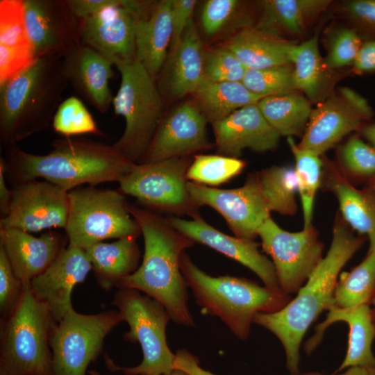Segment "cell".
<instances>
[{
	"mask_svg": "<svg viewBox=\"0 0 375 375\" xmlns=\"http://www.w3.org/2000/svg\"><path fill=\"white\" fill-rule=\"evenodd\" d=\"M12 199L0 228L28 233L52 228H65L69 210V192L47 181L37 179L12 185Z\"/></svg>",
	"mask_w": 375,
	"mask_h": 375,
	"instance_id": "obj_15",
	"label": "cell"
},
{
	"mask_svg": "<svg viewBox=\"0 0 375 375\" xmlns=\"http://www.w3.org/2000/svg\"><path fill=\"white\" fill-rule=\"evenodd\" d=\"M366 185L375 191V176L366 181Z\"/></svg>",
	"mask_w": 375,
	"mask_h": 375,
	"instance_id": "obj_55",
	"label": "cell"
},
{
	"mask_svg": "<svg viewBox=\"0 0 375 375\" xmlns=\"http://www.w3.org/2000/svg\"><path fill=\"white\" fill-rule=\"evenodd\" d=\"M121 83L112 104L125 120L114 147L138 164L147 152L163 117V98L156 80L137 60L116 66Z\"/></svg>",
	"mask_w": 375,
	"mask_h": 375,
	"instance_id": "obj_7",
	"label": "cell"
},
{
	"mask_svg": "<svg viewBox=\"0 0 375 375\" xmlns=\"http://www.w3.org/2000/svg\"><path fill=\"white\" fill-rule=\"evenodd\" d=\"M375 299V251H368L365 258L349 272L338 279L334 300L340 308L369 304Z\"/></svg>",
	"mask_w": 375,
	"mask_h": 375,
	"instance_id": "obj_34",
	"label": "cell"
},
{
	"mask_svg": "<svg viewBox=\"0 0 375 375\" xmlns=\"http://www.w3.org/2000/svg\"><path fill=\"white\" fill-rule=\"evenodd\" d=\"M197 3L196 0H172L173 33L169 51L175 47L190 24L193 21L192 16Z\"/></svg>",
	"mask_w": 375,
	"mask_h": 375,
	"instance_id": "obj_48",
	"label": "cell"
},
{
	"mask_svg": "<svg viewBox=\"0 0 375 375\" xmlns=\"http://www.w3.org/2000/svg\"><path fill=\"white\" fill-rule=\"evenodd\" d=\"M153 1L108 0L97 12L79 19L81 44L92 49L115 66L136 60V24Z\"/></svg>",
	"mask_w": 375,
	"mask_h": 375,
	"instance_id": "obj_13",
	"label": "cell"
},
{
	"mask_svg": "<svg viewBox=\"0 0 375 375\" xmlns=\"http://www.w3.org/2000/svg\"><path fill=\"white\" fill-rule=\"evenodd\" d=\"M336 322H344L349 325V342L345 358L338 372L354 366L375 367V356L372 343L375 328L372 322L371 306L362 304L351 308H340L335 305L328 309L326 319L319 324L315 334L304 344V350L310 354L322 341L326 329Z\"/></svg>",
	"mask_w": 375,
	"mask_h": 375,
	"instance_id": "obj_23",
	"label": "cell"
},
{
	"mask_svg": "<svg viewBox=\"0 0 375 375\" xmlns=\"http://www.w3.org/2000/svg\"><path fill=\"white\" fill-rule=\"evenodd\" d=\"M360 35L351 28L339 30L333 38L324 60L330 69L353 65L362 44Z\"/></svg>",
	"mask_w": 375,
	"mask_h": 375,
	"instance_id": "obj_44",
	"label": "cell"
},
{
	"mask_svg": "<svg viewBox=\"0 0 375 375\" xmlns=\"http://www.w3.org/2000/svg\"><path fill=\"white\" fill-rule=\"evenodd\" d=\"M67 85L62 58L57 57L38 58L0 85L1 144H16L47 128Z\"/></svg>",
	"mask_w": 375,
	"mask_h": 375,
	"instance_id": "obj_4",
	"label": "cell"
},
{
	"mask_svg": "<svg viewBox=\"0 0 375 375\" xmlns=\"http://www.w3.org/2000/svg\"><path fill=\"white\" fill-rule=\"evenodd\" d=\"M35 60L31 47L0 45V85L24 70Z\"/></svg>",
	"mask_w": 375,
	"mask_h": 375,
	"instance_id": "obj_46",
	"label": "cell"
},
{
	"mask_svg": "<svg viewBox=\"0 0 375 375\" xmlns=\"http://www.w3.org/2000/svg\"><path fill=\"white\" fill-rule=\"evenodd\" d=\"M288 144L295 160L298 192L300 195L304 228L312 225L315 199L322 184L323 161L320 156L300 149L292 137L287 138Z\"/></svg>",
	"mask_w": 375,
	"mask_h": 375,
	"instance_id": "obj_35",
	"label": "cell"
},
{
	"mask_svg": "<svg viewBox=\"0 0 375 375\" xmlns=\"http://www.w3.org/2000/svg\"><path fill=\"white\" fill-rule=\"evenodd\" d=\"M246 162L222 155L197 154L187 172V179L212 186L225 183L240 174Z\"/></svg>",
	"mask_w": 375,
	"mask_h": 375,
	"instance_id": "obj_37",
	"label": "cell"
},
{
	"mask_svg": "<svg viewBox=\"0 0 375 375\" xmlns=\"http://www.w3.org/2000/svg\"><path fill=\"white\" fill-rule=\"evenodd\" d=\"M6 176L15 183L38 178L67 192L88 184L119 182L136 163L125 158L113 144L85 138L53 140L44 155L28 153L16 144L6 147Z\"/></svg>",
	"mask_w": 375,
	"mask_h": 375,
	"instance_id": "obj_2",
	"label": "cell"
},
{
	"mask_svg": "<svg viewBox=\"0 0 375 375\" xmlns=\"http://www.w3.org/2000/svg\"><path fill=\"white\" fill-rule=\"evenodd\" d=\"M180 268L203 312L219 318L240 340L248 338L256 314L278 311L291 300L283 292L244 278L210 276L197 266L185 251L181 257Z\"/></svg>",
	"mask_w": 375,
	"mask_h": 375,
	"instance_id": "obj_5",
	"label": "cell"
},
{
	"mask_svg": "<svg viewBox=\"0 0 375 375\" xmlns=\"http://www.w3.org/2000/svg\"><path fill=\"white\" fill-rule=\"evenodd\" d=\"M294 43L249 26L238 31L222 45L233 52L247 69L292 65L290 50Z\"/></svg>",
	"mask_w": 375,
	"mask_h": 375,
	"instance_id": "obj_28",
	"label": "cell"
},
{
	"mask_svg": "<svg viewBox=\"0 0 375 375\" xmlns=\"http://www.w3.org/2000/svg\"><path fill=\"white\" fill-rule=\"evenodd\" d=\"M54 131L70 138L82 134L102 135L91 113L81 100L69 97L60 104L52 120Z\"/></svg>",
	"mask_w": 375,
	"mask_h": 375,
	"instance_id": "obj_38",
	"label": "cell"
},
{
	"mask_svg": "<svg viewBox=\"0 0 375 375\" xmlns=\"http://www.w3.org/2000/svg\"><path fill=\"white\" fill-rule=\"evenodd\" d=\"M69 198L65 228L68 245L85 249L105 240L138 238L141 234L130 213L129 203L118 190L76 188L69 192Z\"/></svg>",
	"mask_w": 375,
	"mask_h": 375,
	"instance_id": "obj_9",
	"label": "cell"
},
{
	"mask_svg": "<svg viewBox=\"0 0 375 375\" xmlns=\"http://www.w3.org/2000/svg\"><path fill=\"white\" fill-rule=\"evenodd\" d=\"M26 33L35 60L62 58L81 46L80 19L66 0H23Z\"/></svg>",
	"mask_w": 375,
	"mask_h": 375,
	"instance_id": "obj_16",
	"label": "cell"
},
{
	"mask_svg": "<svg viewBox=\"0 0 375 375\" xmlns=\"http://www.w3.org/2000/svg\"><path fill=\"white\" fill-rule=\"evenodd\" d=\"M203 41L192 21L175 47L169 51L158 87L163 97L178 99L195 92L203 78Z\"/></svg>",
	"mask_w": 375,
	"mask_h": 375,
	"instance_id": "obj_22",
	"label": "cell"
},
{
	"mask_svg": "<svg viewBox=\"0 0 375 375\" xmlns=\"http://www.w3.org/2000/svg\"><path fill=\"white\" fill-rule=\"evenodd\" d=\"M22 283L15 275L0 245V312L1 318L8 315L17 305L23 290Z\"/></svg>",
	"mask_w": 375,
	"mask_h": 375,
	"instance_id": "obj_45",
	"label": "cell"
},
{
	"mask_svg": "<svg viewBox=\"0 0 375 375\" xmlns=\"http://www.w3.org/2000/svg\"><path fill=\"white\" fill-rule=\"evenodd\" d=\"M339 166L349 178L366 181L375 176V147L360 137L350 138L339 151Z\"/></svg>",
	"mask_w": 375,
	"mask_h": 375,
	"instance_id": "obj_40",
	"label": "cell"
},
{
	"mask_svg": "<svg viewBox=\"0 0 375 375\" xmlns=\"http://www.w3.org/2000/svg\"><path fill=\"white\" fill-rule=\"evenodd\" d=\"M174 369L184 371L190 375H216L201 367L199 358L186 349H179L175 354Z\"/></svg>",
	"mask_w": 375,
	"mask_h": 375,
	"instance_id": "obj_49",
	"label": "cell"
},
{
	"mask_svg": "<svg viewBox=\"0 0 375 375\" xmlns=\"http://www.w3.org/2000/svg\"><path fill=\"white\" fill-rule=\"evenodd\" d=\"M244 12L243 2L238 0H208L201 12V26L208 37H215L233 25Z\"/></svg>",
	"mask_w": 375,
	"mask_h": 375,
	"instance_id": "obj_42",
	"label": "cell"
},
{
	"mask_svg": "<svg viewBox=\"0 0 375 375\" xmlns=\"http://www.w3.org/2000/svg\"><path fill=\"white\" fill-rule=\"evenodd\" d=\"M137 238L118 239L110 242H99L85 250L98 285L105 290L117 286L124 277L138 268L140 251Z\"/></svg>",
	"mask_w": 375,
	"mask_h": 375,
	"instance_id": "obj_29",
	"label": "cell"
},
{
	"mask_svg": "<svg viewBox=\"0 0 375 375\" xmlns=\"http://www.w3.org/2000/svg\"><path fill=\"white\" fill-rule=\"evenodd\" d=\"M267 122L281 135H303L312 109L308 101L297 92L262 98L258 103Z\"/></svg>",
	"mask_w": 375,
	"mask_h": 375,
	"instance_id": "obj_32",
	"label": "cell"
},
{
	"mask_svg": "<svg viewBox=\"0 0 375 375\" xmlns=\"http://www.w3.org/2000/svg\"><path fill=\"white\" fill-rule=\"evenodd\" d=\"M340 96L366 120L373 116V110L366 99L348 87L340 88Z\"/></svg>",
	"mask_w": 375,
	"mask_h": 375,
	"instance_id": "obj_51",
	"label": "cell"
},
{
	"mask_svg": "<svg viewBox=\"0 0 375 375\" xmlns=\"http://www.w3.org/2000/svg\"><path fill=\"white\" fill-rule=\"evenodd\" d=\"M112 303L129 331L125 340L140 344L143 358L137 366L121 367L106 357L107 366L126 375H170L174 370L175 354L169 348L166 328L171 319L165 308L151 297L129 288H119Z\"/></svg>",
	"mask_w": 375,
	"mask_h": 375,
	"instance_id": "obj_8",
	"label": "cell"
},
{
	"mask_svg": "<svg viewBox=\"0 0 375 375\" xmlns=\"http://www.w3.org/2000/svg\"><path fill=\"white\" fill-rule=\"evenodd\" d=\"M353 65L359 73L375 72V40L362 43Z\"/></svg>",
	"mask_w": 375,
	"mask_h": 375,
	"instance_id": "obj_50",
	"label": "cell"
},
{
	"mask_svg": "<svg viewBox=\"0 0 375 375\" xmlns=\"http://www.w3.org/2000/svg\"><path fill=\"white\" fill-rule=\"evenodd\" d=\"M371 312H372V322L375 328V299L373 300L372 303H371Z\"/></svg>",
	"mask_w": 375,
	"mask_h": 375,
	"instance_id": "obj_56",
	"label": "cell"
},
{
	"mask_svg": "<svg viewBox=\"0 0 375 375\" xmlns=\"http://www.w3.org/2000/svg\"><path fill=\"white\" fill-rule=\"evenodd\" d=\"M92 270L84 249L67 245L52 264L29 282L37 299L49 309L58 323L72 310V293Z\"/></svg>",
	"mask_w": 375,
	"mask_h": 375,
	"instance_id": "obj_19",
	"label": "cell"
},
{
	"mask_svg": "<svg viewBox=\"0 0 375 375\" xmlns=\"http://www.w3.org/2000/svg\"><path fill=\"white\" fill-rule=\"evenodd\" d=\"M56 324L24 283L17 305L1 318L0 375H53L50 336Z\"/></svg>",
	"mask_w": 375,
	"mask_h": 375,
	"instance_id": "obj_6",
	"label": "cell"
},
{
	"mask_svg": "<svg viewBox=\"0 0 375 375\" xmlns=\"http://www.w3.org/2000/svg\"><path fill=\"white\" fill-rule=\"evenodd\" d=\"M263 251L272 259L279 286L298 292L322 260L324 244L313 225L298 232L281 228L269 217L258 230Z\"/></svg>",
	"mask_w": 375,
	"mask_h": 375,
	"instance_id": "obj_12",
	"label": "cell"
},
{
	"mask_svg": "<svg viewBox=\"0 0 375 375\" xmlns=\"http://www.w3.org/2000/svg\"><path fill=\"white\" fill-rule=\"evenodd\" d=\"M212 126L217 152L233 158H238L246 149L259 153L274 150L281 137L257 103L244 106Z\"/></svg>",
	"mask_w": 375,
	"mask_h": 375,
	"instance_id": "obj_20",
	"label": "cell"
},
{
	"mask_svg": "<svg viewBox=\"0 0 375 375\" xmlns=\"http://www.w3.org/2000/svg\"><path fill=\"white\" fill-rule=\"evenodd\" d=\"M359 131L370 144L375 147V123L362 126Z\"/></svg>",
	"mask_w": 375,
	"mask_h": 375,
	"instance_id": "obj_54",
	"label": "cell"
},
{
	"mask_svg": "<svg viewBox=\"0 0 375 375\" xmlns=\"http://www.w3.org/2000/svg\"><path fill=\"white\" fill-rule=\"evenodd\" d=\"M144 242L142 264L122 278L117 288H133L160 302L171 320L195 326L188 308V286L180 268V260L194 242L176 230L167 218L135 205H128Z\"/></svg>",
	"mask_w": 375,
	"mask_h": 375,
	"instance_id": "obj_3",
	"label": "cell"
},
{
	"mask_svg": "<svg viewBox=\"0 0 375 375\" xmlns=\"http://www.w3.org/2000/svg\"><path fill=\"white\" fill-rule=\"evenodd\" d=\"M208 120L195 101L186 100L163 115L153 138L140 163L174 157L192 156L210 149Z\"/></svg>",
	"mask_w": 375,
	"mask_h": 375,
	"instance_id": "obj_17",
	"label": "cell"
},
{
	"mask_svg": "<svg viewBox=\"0 0 375 375\" xmlns=\"http://www.w3.org/2000/svg\"><path fill=\"white\" fill-rule=\"evenodd\" d=\"M113 65L92 49L81 45L62 58L64 75L74 90L99 112L108 111L113 97L109 86Z\"/></svg>",
	"mask_w": 375,
	"mask_h": 375,
	"instance_id": "obj_25",
	"label": "cell"
},
{
	"mask_svg": "<svg viewBox=\"0 0 375 375\" xmlns=\"http://www.w3.org/2000/svg\"><path fill=\"white\" fill-rule=\"evenodd\" d=\"M67 235L46 232L40 237L12 228H0L3 247L17 277L30 282L43 273L67 247Z\"/></svg>",
	"mask_w": 375,
	"mask_h": 375,
	"instance_id": "obj_21",
	"label": "cell"
},
{
	"mask_svg": "<svg viewBox=\"0 0 375 375\" xmlns=\"http://www.w3.org/2000/svg\"><path fill=\"white\" fill-rule=\"evenodd\" d=\"M171 224L194 242L208 246L250 269L267 288L282 292L273 262L258 250L254 240L226 235L201 217L187 220L176 216L167 217Z\"/></svg>",
	"mask_w": 375,
	"mask_h": 375,
	"instance_id": "obj_18",
	"label": "cell"
},
{
	"mask_svg": "<svg viewBox=\"0 0 375 375\" xmlns=\"http://www.w3.org/2000/svg\"><path fill=\"white\" fill-rule=\"evenodd\" d=\"M88 374L89 375H105V374H102L95 370H90L88 372Z\"/></svg>",
	"mask_w": 375,
	"mask_h": 375,
	"instance_id": "obj_58",
	"label": "cell"
},
{
	"mask_svg": "<svg viewBox=\"0 0 375 375\" xmlns=\"http://www.w3.org/2000/svg\"><path fill=\"white\" fill-rule=\"evenodd\" d=\"M193 95L211 124L263 98L250 91L242 82H213L205 78Z\"/></svg>",
	"mask_w": 375,
	"mask_h": 375,
	"instance_id": "obj_31",
	"label": "cell"
},
{
	"mask_svg": "<svg viewBox=\"0 0 375 375\" xmlns=\"http://www.w3.org/2000/svg\"><path fill=\"white\" fill-rule=\"evenodd\" d=\"M344 12L360 28L375 34V0H353L344 4Z\"/></svg>",
	"mask_w": 375,
	"mask_h": 375,
	"instance_id": "obj_47",
	"label": "cell"
},
{
	"mask_svg": "<svg viewBox=\"0 0 375 375\" xmlns=\"http://www.w3.org/2000/svg\"><path fill=\"white\" fill-rule=\"evenodd\" d=\"M192 156L174 157L156 162L135 164L119 182L118 190L136 198L151 210L176 215L201 217L199 206L187 188V172Z\"/></svg>",
	"mask_w": 375,
	"mask_h": 375,
	"instance_id": "obj_10",
	"label": "cell"
},
{
	"mask_svg": "<svg viewBox=\"0 0 375 375\" xmlns=\"http://www.w3.org/2000/svg\"><path fill=\"white\" fill-rule=\"evenodd\" d=\"M0 45L32 48L25 26L23 0L0 1Z\"/></svg>",
	"mask_w": 375,
	"mask_h": 375,
	"instance_id": "obj_43",
	"label": "cell"
},
{
	"mask_svg": "<svg viewBox=\"0 0 375 375\" xmlns=\"http://www.w3.org/2000/svg\"><path fill=\"white\" fill-rule=\"evenodd\" d=\"M170 375H190V374L180 369H174Z\"/></svg>",
	"mask_w": 375,
	"mask_h": 375,
	"instance_id": "obj_57",
	"label": "cell"
},
{
	"mask_svg": "<svg viewBox=\"0 0 375 375\" xmlns=\"http://www.w3.org/2000/svg\"><path fill=\"white\" fill-rule=\"evenodd\" d=\"M303 375H326L318 372H308L304 373ZM333 375H375V367H359L354 366L349 367V369L344 373Z\"/></svg>",
	"mask_w": 375,
	"mask_h": 375,
	"instance_id": "obj_53",
	"label": "cell"
},
{
	"mask_svg": "<svg viewBox=\"0 0 375 375\" xmlns=\"http://www.w3.org/2000/svg\"><path fill=\"white\" fill-rule=\"evenodd\" d=\"M292 65L264 69H247L242 83L253 93L262 97L296 91L293 85Z\"/></svg>",
	"mask_w": 375,
	"mask_h": 375,
	"instance_id": "obj_39",
	"label": "cell"
},
{
	"mask_svg": "<svg viewBox=\"0 0 375 375\" xmlns=\"http://www.w3.org/2000/svg\"><path fill=\"white\" fill-rule=\"evenodd\" d=\"M256 173L271 211L283 215H294L297 210L298 192L294 168L274 165Z\"/></svg>",
	"mask_w": 375,
	"mask_h": 375,
	"instance_id": "obj_36",
	"label": "cell"
},
{
	"mask_svg": "<svg viewBox=\"0 0 375 375\" xmlns=\"http://www.w3.org/2000/svg\"><path fill=\"white\" fill-rule=\"evenodd\" d=\"M364 242L365 236L356 235L337 214L329 249L296 297L278 311L258 313L254 317L253 324L272 332L281 342L290 375L300 374L299 347L303 335L323 310L335 305L338 274Z\"/></svg>",
	"mask_w": 375,
	"mask_h": 375,
	"instance_id": "obj_1",
	"label": "cell"
},
{
	"mask_svg": "<svg viewBox=\"0 0 375 375\" xmlns=\"http://www.w3.org/2000/svg\"><path fill=\"white\" fill-rule=\"evenodd\" d=\"M187 188L195 203L217 211L235 237L254 240L260 226L271 217L256 172L249 174L244 184L237 188L219 189L189 181Z\"/></svg>",
	"mask_w": 375,
	"mask_h": 375,
	"instance_id": "obj_14",
	"label": "cell"
},
{
	"mask_svg": "<svg viewBox=\"0 0 375 375\" xmlns=\"http://www.w3.org/2000/svg\"><path fill=\"white\" fill-rule=\"evenodd\" d=\"M247 68L222 44L205 49L203 78L213 82H242Z\"/></svg>",
	"mask_w": 375,
	"mask_h": 375,
	"instance_id": "obj_41",
	"label": "cell"
},
{
	"mask_svg": "<svg viewBox=\"0 0 375 375\" xmlns=\"http://www.w3.org/2000/svg\"><path fill=\"white\" fill-rule=\"evenodd\" d=\"M328 0H265L256 28L285 38L301 35L308 24L330 5Z\"/></svg>",
	"mask_w": 375,
	"mask_h": 375,
	"instance_id": "obj_30",
	"label": "cell"
},
{
	"mask_svg": "<svg viewBox=\"0 0 375 375\" xmlns=\"http://www.w3.org/2000/svg\"><path fill=\"white\" fill-rule=\"evenodd\" d=\"M6 164L4 158H0V214L1 218L4 217L9 210L12 190L9 189L6 182Z\"/></svg>",
	"mask_w": 375,
	"mask_h": 375,
	"instance_id": "obj_52",
	"label": "cell"
},
{
	"mask_svg": "<svg viewBox=\"0 0 375 375\" xmlns=\"http://www.w3.org/2000/svg\"><path fill=\"white\" fill-rule=\"evenodd\" d=\"M121 322L118 311L69 312L50 336L53 375H85L89 365L101 354L105 338Z\"/></svg>",
	"mask_w": 375,
	"mask_h": 375,
	"instance_id": "obj_11",
	"label": "cell"
},
{
	"mask_svg": "<svg viewBox=\"0 0 375 375\" xmlns=\"http://www.w3.org/2000/svg\"><path fill=\"white\" fill-rule=\"evenodd\" d=\"M318 35L317 32L301 44L294 43L290 50L294 88L312 100L318 97L324 78L325 65L319 53Z\"/></svg>",
	"mask_w": 375,
	"mask_h": 375,
	"instance_id": "obj_33",
	"label": "cell"
},
{
	"mask_svg": "<svg viewBox=\"0 0 375 375\" xmlns=\"http://www.w3.org/2000/svg\"><path fill=\"white\" fill-rule=\"evenodd\" d=\"M172 0L154 1L135 28V60L156 80L172 40Z\"/></svg>",
	"mask_w": 375,
	"mask_h": 375,
	"instance_id": "obj_27",
	"label": "cell"
},
{
	"mask_svg": "<svg viewBox=\"0 0 375 375\" xmlns=\"http://www.w3.org/2000/svg\"><path fill=\"white\" fill-rule=\"evenodd\" d=\"M366 119L340 96H333L312 110L298 147L319 156L344 137L361 128Z\"/></svg>",
	"mask_w": 375,
	"mask_h": 375,
	"instance_id": "obj_24",
	"label": "cell"
},
{
	"mask_svg": "<svg viewBox=\"0 0 375 375\" xmlns=\"http://www.w3.org/2000/svg\"><path fill=\"white\" fill-rule=\"evenodd\" d=\"M322 185L336 197L340 215L348 226L369 240L375 251V191L356 188L338 165L323 162Z\"/></svg>",
	"mask_w": 375,
	"mask_h": 375,
	"instance_id": "obj_26",
	"label": "cell"
}]
</instances>
